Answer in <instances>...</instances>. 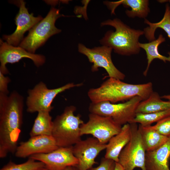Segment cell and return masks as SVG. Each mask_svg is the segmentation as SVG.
<instances>
[{
  "label": "cell",
  "instance_id": "cell-1",
  "mask_svg": "<svg viewBox=\"0 0 170 170\" xmlns=\"http://www.w3.org/2000/svg\"><path fill=\"white\" fill-rule=\"evenodd\" d=\"M23 97L14 91L8 95L0 93V158L14 153L21 132Z\"/></svg>",
  "mask_w": 170,
  "mask_h": 170
},
{
  "label": "cell",
  "instance_id": "cell-2",
  "mask_svg": "<svg viewBox=\"0 0 170 170\" xmlns=\"http://www.w3.org/2000/svg\"><path fill=\"white\" fill-rule=\"evenodd\" d=\"M153 92L152 84H134L119 79L109 77L97 88L90 89L88 95L92 103L107 101L115 103L129 100L136 96L143 100L147 99Z\"/></svg>",
  "mask_w": 170,
  "mask_h": 170
},
{
  "label": "cell",
  "instance_id": "cell-3",
  "mask_svg": "<svg viewBox=\"0 0 170 170\" xmlns=\"http://www.w3.org/2000/svg\"><path fill=\"white\" fill-rule=\"evenodd\" d=\"M101 26H110L115 31H107L99 40L103 46L111 48L119 54L130 56L138 54L141 48L139 46L140 37L144 35L143 31L131 28L120 19H109L101 23Z\"/></svg>",
  "mask_w": 170,
  "mask_h": 170
},
{
  "label": "cell",
  "instance_id": "cell-4",
  "mask_svg": "<svg viewBox=\"0 0 170 170\" xmlns=\"http://www.w3.org/2000/svg\"><path fill=\"white\" fill-rule=\"evenodd\" d=\"M76 110L67 106L53 121L52 136L59 147L72 146L81 140L80 126L84 122L80 115H74Z\"/></svg>",
  "mask_w": 170,
  "mask_h": 170
},
{
  "label": "cell",
  "instance_id": "cell-5",
  "mask_svg": "<svg viewBox=\"0 0 170 170\" xmlns=\"http://www.w3.org/2000/svg\"><path fill=\"white\" fill-rule=\"evenodd\" d=\"M65 16L60 13V9L52 7L45 18L29 30L19 46L34 54L50 37L61 32V30L55 26V23L58 18Z\"/></svg>",
  "mask_w": 170,
  "mask_h": 170
},
{
  "label": "cell",
  "instance_id": "cell-6",
  "mask_svg": "<svg viewBox=\"0 0 170 170\" xmlns=\"http://www.w3.org/2000/svg\"><path fill=\"white\" fill-rule=\"evenodd\" d=\"M142 100L141 98L136 96L125 102L117 104L107 101L91 102L89 111L90 113L110 117L116 123L123 125L132 122L137 106Z\"/></svg>",
  "mask_w": 170,
  "mask_h": 170
},
{
  "label": "cell",
  "instance_id": "cell-7",
  "mask_svg": "<svg viewBox=\"0 0 170 170\" xmlns=\"http://www.w3.org/2000/svg\"><path fill=\"white\" fill-rule=\"evenodd\" d=\"M82 85V83H69L59 88L48 89L44 82H41L28 90L26 101L27 111L30 113L40 111L50 112L53 108L51 105L52 102L58 94L67 89Z\"/></svg>",
  "mask_w": 170,
  "mask_h": 170
},
{
  "label": "cell",
  "instance_id": "cell-8",
  "mask_svg": "<svg viewBox=\"0 0 170 170\" xmlns=\"http://www.w3.org/2000/svg\"><path fill=\"white\" fill-rule=\"evenodd\" d=\"M130 124V139L121 152L118 163L124 170H133L137 167L147 170L145 166L146 151L139 127L137 123Z\"/></svg>",
  "mask_w": 170,
  "mask_h": 170
},
{
  "label": "cell",
  "instance_id": "cell-9",
  "mask_svg": "<svg viewBox=\"0 0 170 170\" xmlns=\"http://www.w3.org/2000/svg\"><path fill=\"white\" fill-rule=\"evenodd\" d=\"M122 125L111 118L90 113L88 120L80 126L81 136L90 134L100 143L107 144L110 139L121 131Z\"/></svg>",
  "mask_w": 170,
  "mask_h": 170
},
{
  "label": "cell",
  "instance_id": "cell-10",
  "mask_svg": "<svg viewBox=\"0 0 170 170\" xmlns=\"http://www.w3.org/2000/svg\"><path fill=\"white\" fill-rule=\"evenodd\" d=\"M78 52L85 55L89 61L93 64L91 67L93 72L98 71L99 67L104 68L109 77L122 80L125 77V75L115 66L112 61L111 53L112 49L110 47L102 45L89 48L82 43L78 46Z\"/></svg>",
  "mask_w": 170,
  "mask_h": 170
},
{
  "label": "cell",
  "instance_id": "cell-11",
  "mask_svg": "<svg viewBox=\"0 0 170 170\" xmlns=\"http://www.w3.org/2000/svg\"><path fill=\"white\" fill-rule=\"evenodd\" d=\"M106 145L93 137L81 140L73 146V154L78 161L76 166L79 170H88L92 167L96 163L95 158L106 149Z\"/></svg>",
  "mask_w": 170,
  "mask_h": 170
},
{
  "label": "cell",
  "instance_id": "cell-12",
  "mask_svg": "<svg viewBox=\"0 0 170 170\" xmlns=\"http://www.w3.org/2000/svg\"><path fill=\"white\" fill-rule=\"evenodd\" d=\"M72 147H59L50 152L34 154L29 158L43 162L49 170H64L78 163L73 154Z\"/></svg>",
  "mask_w": 170,
  "mask_h": 170
},
{
  "label": "cell",
  "instance_id": "cell-13",
  "mask_svg": "<svg viewBox=\"0 0 170 170\" xmlns=\"http://www.w3.org/2000/svg\"><path fill=\"white\" fill-rule=\"evenodd\" d=\"M0 72L4 75L9 73L6 67L7 63L18 62L23 58L31 60L37 67L42 65L45 62L44 56L30 53L23 48L14 46L0 40Z\"/></svg>",
  "mask_w": 170,
  "mask_h": 170
},
{
  "label": "cell",
  "instance_id": "cell-14",
  "mask_svg": "<svg viewBox=\"0 0 170 170\" xmlns=\"http://www.w3.org/2000/svg\"><path fill=\"white\" fill-rule=\"evenodd\" d=\"M17 2V4L19 6V10L15 18L16 30L11 35L3 36V39L6 42L14 46L20 45L24 38L25 33L43 19L41 16L36 17L33 16V13L30 14L26 7V2L23 0Z\"/></svg>",
  "mask_w": 170,
  "mask_h": 170
},
{
  "label": "cell",
  "instance_id": "cell-15",
  "mask_svg": "<svg viewBox=\"0 0 170 170\" xmlns=\"http://www.w3.org/2000/svg\"><path fill=\"white\" fill-rule=\"evenodd\" d=\"M59 147L52 136L38 135L20 142L14 154L17 157L25 158L36 154L50 152Z\"/></svg>",
  "mask_w": 170,
  "mask_h": 170
},
{
  "label": "cell",
  "instance_id": "cell-16",
  "mask_svg": "<svg viewBox=\"0 0 170 170\" xmlns=\"http://www.w3.org/2000/svg\"><path fill=\"white\" fill-rule=\"evenodd\" d=\"M148 0H122L115 2L104 1V4L111 11V14H115V10L119 5L122 4L125 8L130 7L131 10L125 11L126 15L129 17L145 18L150 12Z\"/></svg>",
  "mask_w": 170,
  "mask_h": 170
},
{
  "label": "cell",
  "instance_id": "cell-17",
  "mask_svg": "<svg viewBox=\"0 0 170 170\" xmlns=\"http://www.w3.org/2000/svg\"><path fill=\"white\" fill-rule=\"evenodd\" d=\"M170 137L162 145L146 151L145 166L147 170H170Z\"/></svg>",
  "mask_w": 170,
  "mask_h": 170
},
{
  "label": "cell",
  "instance_id": "cell-18",
  "mask_svg": "<svg viewBox=\"0 0 170 170\" xmlns=\"http://www.w3.org/2000/svg\"><path fill=\"white\" fill-rule=\"evenodd\" d=\"M131 137L130 123L124 125L121 131L112 137L107 144L104 157L118 162L119 155L129 142Z\"/></svg>",
  "mask_w": 170,
  "mask_h": 170
},
{
  "label": "cell",
  "instance_id": "cell-19",
  "mask_svg": "<svg viewBox=\"0 0 170 170\" xmlns=\"http://www.w3.org/2000/svg\"><path fill=\"white\" fill-rule=\"evenodd\" d=\"M142 141L146 151L156 150L164 144L168 137L163 135L152 128L151 125L138 126Z\"/></svg>",
  "mask_w": 170,
  "mask_h": 170
},
{
  "label": "cell",
  "instance_id": "cell-20",
  "mask_svg": "<svg viewBox=\"0 0 170 170\" xmlns=\"http://www.w3.org/2000/svg\"><path fill=\"white\" fill-rule=\"evenodd\" d=\"M170 109V101L162 100L159 94L153 91L147 99L139 103L136 113H149Z\"/></svg>",
  "mask_w": 170,
  "mask_h": 170
},
{
  "label": "cell",
  "instance_id": "cell-21",
  "mask_svg": "<svg viewBox=\"0 0 170 170\" xmlns=\"http://www.w3.org/2000/svg\"><path fill=\"white\" fill-rule=\"evenodd\" d=\"M165 41V37L162 34H160L157 39L148 43H141L139 42V46L145 51L147 56V64L143 73L144 76H147L150 65L154 59H158L164 63H166L167 61L170 62V52L168 53L169 56L167 57L160 54L158 51L159 45Z\"/></svg>",
  "mask_w": 170,
  "mask_h": 170
},
{
  "label": "cell",
  "instance_id": "cell-22",
  "mask_svg": "<svg viewBox=\"0 0 170 170\" xmlns=\"http://www.w3.org/2000/svg\"><path fill=\"white\" fill-rule=\"evenodd\" d=\"M48 111L38 112L29 133L31 137L38 135L52 136L53 121Z\"/></svg>",
  "mask_w": 170,
  "mask_h": 170
},
{
  "label": "cell",
  "instance_id": "cell-23",
  "mask_svg": "<svg viewBox=\"0 0 170 170\" xmlns=\"http://www.w3.org/2000/svg\"><path fill=\"white\" fill-rule=\"evenodd\" d=\"M144 23L148 25L144 28V32L145 37L150 42L156 39L155 33L158 28L163 30L167 34L170 39V7L169 4L167 3L165 5L164 15L162 20L156 23H152L147 19H144Z\"/></svg>",
  "mask_w": 170,
  "mask_h": 170
},
{
  "label": "cell",
  "instance_id": "cell-24",
  "mask_svg": "<svg viewBox=\"0 0 170 170\" xmlns=\"http://www.w3.org/2000/svg\"><path fill=\"white\" fill-rule=\"evenodd\" d=\"M170 116V109L149 113H136L132 123H139L142 126H148Z\"/></svg>",
  "mask_w": 170,
  "mask_h": 170
},
{
  "label": "cell",
  "instance_id": "cell-25",
  "mask_svg": "<svg viewBox=\"0 0 170 170\" xmlns=\"http://www.w3.org/2000/svg\"><path fill=\"white\" fill-rule=\"evenodd\" d=\"M45 167L43 162L29 158L25 162L19 164L10 161L0 170H37Z\"/></svg>",
  "mask_w": 170,
  "mask_h": 170
},
{
  "label": "cell",
  "instance_id": "cell-26",
  "mask_svg": "<svg viewBox=\"0 0 170 170\" xmlns=\"http://www.w3.org/2000/svg\"><path fill=\"white\" fill-rule=\"evenodd\" d=\"M151 127L162 135L170 137V116L159 121L154 125H151Z\"/></svg>",
  "mask_w": 170,
  "mask_h": 170
},
{
  "label": "cell",
  "instance_id": "cell-27",
  "mask_svg": "<svg viewBox=\"0 0 170 170\" xmlns=\"http://www.w3.org/2000/svg\"><path fill=\"white\" fill-rule=\"evenodd\" d=\"M116 163L112 160L104 157L101 159L99 166L92 167L88 170H114Z\"/></svg>",
  "mask_w": 170,
  "mask_h": 170
},
{
  "label": "cell",
  "instance_id": "cell-28",
  "mask_svg": "<svg viewBox=\"0 0 170 170\" xmlns=\"http://www.w3.org/2000/svg\"><path fill=\"white\" fill-rule=\"evenodd\" d=\"M10 82V79L8 77L5 76L0 72V93L8 94V85Z\"/></svg>",
  "mask_w": 170,
  "mask_h": 170
},
{
  "label": "cell",
  "instance_id": "cell-29",
  "mask_svg": "<svg viewBox=\"0 0 170 170\" xmlns=\"http://www.w3.org/2000/svg\"><path fill=\"white\" fill-rule=\"evenodd\" d=\"M114 170H124V169L120 164L116 162Z\"/></svg>",
  "mask_w": 170,
  "mask_h": 170
},
{
  "label": "cell",
  "instance_id": "cell-30",
  "mask_svg": "<svg viewBox=\"0 0 170 170\" xmlns=\"http://www.w3.org/2000/svg\"><path fill=\"white\" fill-rule=\"evenodd\" d=\"M64 170H79L76 166H71L66 168Z\"/></svg>",
  "mask_w": 170,
  "mask_h": 170
},
{
  "label": "cell",
  "instance_id": "cell-31",
  "mask_svg": "<svg viewBox=\"0 0 170 170\" xmlns=\"http://www.w3.org/2000/svg\"><path fill=\"white\" fill-rule=\"evenodd\" d=\"M161 99H165L170 101V94L165 95L161 97Z\"/></svg>",
  "mask_w": 170,
  "mask_h": 170
},
{
  "label": "cell",
  "instance_id": "cell-32",
  "mask_svg": "<svg viewBox=\"0 0 170 170\" xmlns=\"http://www.w3.org/2000/svg\"><path fill=\"white\" fill-rule=\"evenodd\" d=\"M37 170H48L47 168L45 167H43L42 168L38 169Z\"/></svg>",
  "mask_w": 170,
  "mask_h": 170
},
{
  "label": "cell",
  "instance_id": "cell-33",
  "mask_svg": "<svg viewBox=\"0 0 170 170\" xmlns=\"http://www.w3.org/2000/svg\"><path fill=\"white\" fill-rule=\"evenodd\" d=\"M167 1L168 0H159L158 1V2H160V3H163L167 2Z\"/></svg>",
  "mask_w": 170,
  "mask_h": 170
},
{
  "label": "cell",
  "instance_id": "cell-34",
  "mask_svg": "<svg viewBox=\"0 0 170 170\" xmlns=\"http://www.w3.org/2000/svg\"><path fill=\"white\" fill-rule=\"evenodd\" d=\"M168 2L169 3V4H170L169 6H170V0H168Z\"/></svg>",
  "mask_w": 170,
  "mask_h": 170
}]
</instances>
